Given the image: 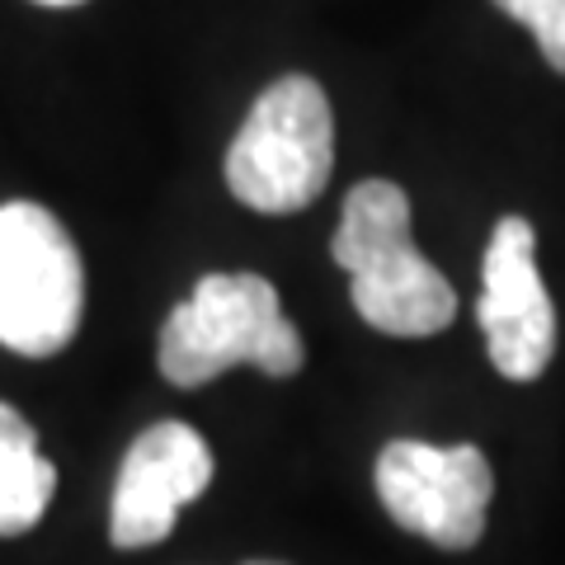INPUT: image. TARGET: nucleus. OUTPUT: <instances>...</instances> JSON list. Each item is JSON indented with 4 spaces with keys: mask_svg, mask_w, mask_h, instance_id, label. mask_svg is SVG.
Returning a JSON list of instances; mask_svg holds the SVG:
<instances>
[{
    "mask_svg": "<svg viewBox=\"0 0 565 565\" xmlns=\"http://www.w3.org/2000/svg\"><path fill=\"white\" fill-rule=\"evenodd\" d=\"M330 255L349 274L353 311L382 334L429 340L457 316L452 282L419 255L411 236V199L392 180L349 189Z\"/></svg>",
    "mask_w": 565,
    "mask_h": 565,
    "instance_id": "1",
    "label": "nucleus"
},
{
    "mask_svg": "<svg viewBox=\"0 0 565 565\" xmlns=\"http://www.w3.org/2000/svg\"><path fill=\"white\" fill-rule=\"evenodd\" d=\"M302 359V334L282 316L278 288L264 274L199 278V288L170 311L161 349H156L166 382L184 386V392L222 377L236 363H250L269 377H292Z\"/></svg>",
    "mask_w": 565,
    "mask_h": 565,
    "instance_id": "2",
    "label": "nucleus"
},
{
    "mask_svg": "<svg viewBox=\"0 0 565 565\" xmlns=\"http://www.w3.org/2000/svg\"><path fill=\"white\" fill-rule=\"evenodd\" d=\"M334 170L330 99L311 76H282L264 90L226 151V184L255 207L282 217L321 199Z\"/></svg>",
    "mask_w": 565,
    "mask_h": 565,
    "instance_id": "3",
    "label": "nucleus"
},
{
    "mask_svg": "<svg viewBox=\"0 0 565 565\" xmlns=\"http://www.w3.org/2000/svg\"><path fill=\"white\" fill-rule=\"evenodd\" d=\"M85 269L76 241L43 203L0 207V344L52 359L81 330Z\"/></svg>",
    "mask_w": 565,
    "mask_h": 565,
    "instance_id": "4",
    "label": "nucleus"
},
{
    "mask_svg": "<svg viewBox=\"0 0 565 565\" xmlns=\"http://www.w3.org/2000/svg\"><path fill=\"white\" fill-rule=\"evenodd\" d=\"M494 471L476 444H415L396 438L377 457V500L405 533L429 537L448 552H467L486 533Z\"/></svg>",
    "mask_w": 565,
    "mask_h": 565,
    "instance_id": "5",
    "label": "nucleus"
},
{
    "mask_svg": "<svg viewBox=\"0 0 565 565\" xmlns=\"http://www.w3.org/2000/svg\"><path fill=\"white\" fill-rule=\"evenodd\" d=\"M481 330L494 373L537 382L556 353V311L537 274V236L527 217H500L481 259Z\"/></svg>",
    "mask_w": 565,
    "mask_h": 565,
    "instance_id": "6",
    "label": "nucleus"
},
{
    "mask_svg": "<svg viewBox=\"0 0 565 565\" xmlns=\"http://www.w3.org/2000/svg\"><path fill=\"white\" fill-rule=\"evenodd\" d=\"M212 486V452L199 429L180 419H161L132 438L118 467L109 537L114 546H156L170 537L180 509L193 504Z\"/></svg>",
    "mask_w": 565,
    "mask_h": 565,
    "instance_id": "7",
    "label": "nucleus"
},
{
    "mask_svg": "<svg viewBox=\"0 0 565 565\" xmlns=\"http://www.w3.org/2000/svg\"><path fill=\"white\" fill-rule=\"evenodd\" d=\"M57 467L39 452L33 424L0 401V537H20L47 514Z\"/></svg>",
    "mask_w": 565,
    "mask_h": 565,
    "instance_id": "8",
    "label": "nucleus"
},
{
    "mask_svg": "<svg viewBox=\"0 0 565 565\" xmlns=\"http://www.w3.org/2000/svg\"><path fill=\"white\" fill-rule=\"evenodd\" d=\"M509 20H519L537 33V47L552 71L565 76V0H494Z\"/></svg>",
    "mask_w": 565,
    "mask_h": 565,
    "instance_id": "9",
    "label": "nucleus"
},
{
    "mask_svg": "<svg viewBox=\"0 0 565 565\" xmlns=\"http://www.w3.org/2000/svg\"><path fill=\"white\" fill-rule=\"evenodd\" d=\"M39 6H81V0H39Z\"/></svg>",
    "mask_w": 565,
    "mask_h": 565,
    "instance_id": "10",
    "label": "nucleus"
},
{
    "mask_svg": "<svg viewBox=\"0 0 565 565\" xmlns=\"http://www.w3.org/2000/svg\"><path fill=\"white\" fill-rule=\"evenodd\" d=\"M245 565H278V561H245Z\"/></svg>",
    "mask_w": 565,
    "mask_h": 565,
    "instance_id": "11",
    "label": "nucleus"
}]
</instances>
